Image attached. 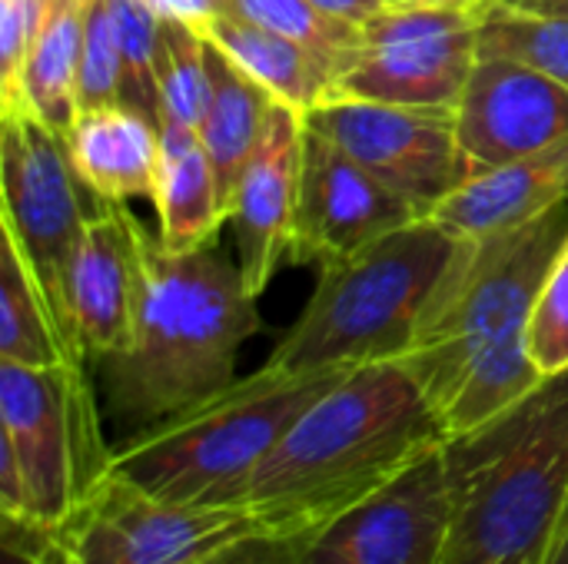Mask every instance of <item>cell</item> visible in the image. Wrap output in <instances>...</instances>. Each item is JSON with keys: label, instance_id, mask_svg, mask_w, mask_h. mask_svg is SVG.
I'll list each match as a JSON object with an SVG mask.
<instances>
[{"label": "cell", "instance_id": "83f0119b", "mask_svg": "<svg viewBox=\"0 0 568 564\" xmlns=\"http://www.w3.org/2000/svg\"><path fill=\"white\" fill-rule=\"evenodd\" d=\"M120 106V40L110 0H90L77 66V110Z\"/></svg>", "mask_w": 568, "mask_h": 564}, {"label": "cell", "instance_id": "8fae6325", "mask_svg": "<svg viewBox=\"0 0 568 564\" xmlns=\"http://www.w3.org/2000/svg\"><path fill=\"white\" fill-rule=\"evenodd\" d=\"M306 123L343 146L419 216H433L469 180L453 110L329 96L306 113Z\"/></svg>", "mask_w": 568, "mask_h": 564}, {"label": "cell", "instance_id": "9a60e30c", "mask_svg": "<svg viewBox=\"0 0 568 564\" xmlns=\"http://www.w3.org/2000/svg\"><path fill=\"white\" fill-rule=\"evenodd\" d=\"M136 246L126 206H110L87 219L60 276V322L73 349L100 366L123 349L133 326Z\"/></svg>", "mask_w": 568, "mask_h": 564}, {"label": "cell", "instance_id": "6da1fadb", "mask_svg": "<svg viewBox=\"0 0 568 564\" xmlns=\"http://www.w3.org/2000/svg\"><path fill=\"white\" fill-rule=\"evenodd\" d=\"M566 243L568 199L523 226L459 239L403 356L449 439L542 382L529 356V316Z\"/></svg>", "mask_w": 568, "mask_h": 564}, {"label": "cell", "instance_id": "836d02e7", "mask_svg": "<svg viewBox=\"0 0 568 564\" xmlns=\"http://www.w3.org/2000/svg\"><path fill=\"white\" fill-rule=\"evenodd\" d=\"M516 10H532V13H549V17H568V0H496Z\"/></svg>", "mask_w": 568, "mask_h": 564}, {"label": "cell", "instance_id": "f1b7e54d", "mask_svg": "<svg viewBox=\"0 0 568 564\" xmlns=\"http://www.w3.org/2000/svg\"><path fill=\"white\" fill-rule=\"evenodd\" d=\"M529 356L542 379L568 369V243L556 256L529 316Z\"/></svg>", "mask_w": 568, "mask_h": 564}, {"label": "cell", "instance_id": "5bb4252c", "mask_svg": "<svg viewBox=\"0 0 568 564\" xmlns=\"http://www.w3.org/2000/svg\"><path fill=\"white\" fill-rule=\"evenodd\" d=\"M453 113L469 176L568 140V86L516 60L476 57Z\"/></svg>", "mask_w": 568, "mask_h": 564}, {"label": "cell", "instance_id": "4316f807", "mask_svg": "<svg viewBox=\"0 0 568 564\" xmlns=\"http://www.w3.org/2000/svg\"><path fill=\"white\" fill-rule=\"evenodd\" d=\"M156 76L163 96V120H176L186 126H200L206 106V40L196 27L183 20L160 17L156 37Z\"/></svg>", "mask_w": 568, "mask_h": 564}, {"label": "cell", "instance_id": "603a6c76", "mask_svg": "<svg viewBox=\"0 0 568 564\" xmlns=\"http://www.w3.org/2000/svg\"><path fill=\"white\" fill-rule=\"evenodd\" d=\"M90 0H53L40 37L20 73V106H30L63 140L70 136L77 110V66L87 30Z\"/></svg>", "mask_w": 568, "mask_h": 564}, {"label": "cell", "instance_id": "8992f818", "mask_svg": "<svg viewBox=\"0 0 568 564\" xmlns=\"http://www.w3.org/2000/svg\"><path fill=\"white\" fill-rule=\"evenodd\" d=\"M459 236L433 216L323 263L320 283L266 366L283 372L359 369L403 359Z\"/></svg>", "mask_w": 568, "mask_h": 564}, {"label": "cell", "instance_id": "5b68a950", "mask_svg": "<svg viewBox=\"0 0 568 564\" xmlns=\"http://www.w3.org/2000/svg\"><path fill=\"white\" fill-rule=\"evenodd\" d=\"M346 372L353 369L283 372L263 366L210 399L120 439L110 472L183 505H246L263 459Z\"/></svg>", "mask_w": 568, "mask_h": 564}, {"label": "cell", "instance_id": "277c9868", "mask_svg": "<svg viewBox=\"0 0 568 564\" xmlns=\"http://www.w3.org/2000/svg\"><path fill=\"white\" fill-rule=\"evenodd\" d=\"M449 539L443 564H516L568 532V369L443 445Z\"/></svg>", "mask_w": 568, "mask_h": 564}, {"label": "cell", "instance_id": "cb8c5ba5", "mask_svg": "<svg viewBox=\"0 0 568 564\" xmlns=\"http://www.w3.org/2000/svg\"><path fill=\"white\" fill-rule=\"evenodd\" d=\"M476 57L516 60L568 86V17L483 0L476 7Z\"/></svg>", "mask_w": 568, "mask_h": 564}, {"label": "cell", "instance_id": "484cf974", "mask_svg": "<svg viewBox=\"0 0 568 564\" xmlns=\"http://www.w3.org/2000/svg\"><path fill=\"white\" fill-rule=\"evenodd\" d=\"M120 40V106L140 113L156 130L163 123V96L156 76L160 17L146 0H110Z\"/></svg>", "mask_w": 568, "mask_h": 564}, {"label": "cell", "instance_id": "e0dca14e", "mask_svg": "<svg viewBox=\"0 0 568 564\" xmlns=\"http://www.w3.org/2000/svg\"><path fill=\"white\" fill-rule=\"evenodd\" d=\"M562 199H568V140L469 176L433 209V219L459 239H479L523 226Z\"/></svg>", "mask_w": 568, "mask_h": 564}, {"label": "cell", "instance_id": "7402d4cb", "mask_svg": "<svg viewBox=\"0 0 568 564\" xmlns=\"http://www.w3.org/2000/svg\"><path fill=\"white\" fill-rule=\"evenodd\" d=\"M0 362H20L37 369L87 362L60 329L43 296V286L10 229H3L0 243Z\"/></svg>", "mask_w": 568, "mask_h": 564}, {"label": "cell", "instance_id": "9c48e42d", "mask_svg": "<svg viewBox=\"0 0 568 564\" xmlns=\"http://www.w3.org/2000/svg\"><path fill=\"white\" fill-rule=\"evenodd\" d=\"M476 66V7H383L329 83V96L456 110Z\"/></svg>", "mask_w": 568, "mask_h": 564}, {"label": "cell", "instance_id": "f546056e", "mask_svg": "<svg viewBox=\"0 0 568 564\" xmlns=\"http://www.w3.org/2000/svg\"><path fill=\"white\" fill-rule=\"evenodd\" d=\"M53 0H0V110L20 106V73Z\"/></svg>", "mask_w": 568, "mask_h": 564}, {"label": "cell", "instance_id": "ac0fdd59", "mask_svg": "<svg viewBox=\"0 0 568 564\" xmlns=\"http://www.w3.org/2000/svg\"><path fill=\"white\" fill-rule=\"evenodd\" d=\"M83 186L110 206L156 203L163 143L160 130L126 106L87 110L67 136Z\"/></svg>", "mask_w": 568, "mask_h": 564}, {"label": "cell", "instance_id": "d4e9b609", "mask_svg": "<svg viewBox=\"0 0 568 564\" xmlns=\"http://www.w3.org/2000/svg\"><path fill=\"white\" fill-rule=\"evenodd\" d=\"M226 10L306 47L333 76L343 70L363 33V27L323 13L313 0H230Z\"/></svg>", "mask_w": 568, "mask_h": 564}, {"label": "cell", "instance_id": "e575fe53", "mask_svg": "<svg viewBox=\"0 0 568 564\" xmlns=\"http://www.w3.org/2000/svg\"><path fill=\"white\" fill-rule=\"evenodd\" d=\"M483 0H383L389 10H413V7H479Z\"/></svg>", "mask_w": 568, "mask_h": 564}, {"label": "cell", "instance_id": "d6a6232c", "mask_svg": "<svg viewBox=\"0 0 568 564\" xmlns=\"http://www.w3.org/2000/svg\"><path fill=\"white\" fill-rule=\"evenodd\" d=\"M313 3L323 13L346 20V23H356V27H363L366 20H373L383 10V0H313Z\"/></svg>", "mask_w": 568, "mask_h": 564}, {"label": "cell", "instance_id": "d590c367", "mask_svg": "<svg viewBox=\"0 0 568 564\" xmlns=\"http://www.w3.org/2000/svg\"><path fill=\"white\" fill-rule=\"evenodd\" d=\"M566 539H568V532L562 535V539H559V545H556L552 552H546V555H532V558H523V562H516V564H549L552 558H556V552H559V548L566 545Z\"/></svg>", "mask_w": 568, "mask_h": 564}, {"label": "cell", "instance_id": "2e32d148", "mask_svg": "<svg viewBox=\"0 0 568 564\" xmlns=\"http://www.w3.org/2000/svg\"><path fill=\"white\" fill-rule=\"evenodd\" d=\"M306 116L276 103L263 143L243 166L233 196L230 223L240 246V273L250 296H263L280 263L290 256Z\"/></svg>", "mask_w": 568, "mask_h": 564}, {"label": "cell", "instance_id": "44dd1931", "mask_svg": "<svg viewBox=\"0 0 568 564\" xmlns=\"http://www.w3.org/2000/svg\"><path fill=\"white\" fill-rule=\"evenodd\" d=\"M206 106L200 116V143L213 160L220 193L230 213V196L233 186L263 143V133L270 126V116L276 110V96L263 90L250 73H243L223 50L206 43Z\"/></svg>", "mask_w": 568, "mask_h": 564}, {"label": "cell", "instance_id": "74e56055", "mask_svg": "<svg viewBox=\"0 0 568 564\" xmlns=\"http://www.w3.org/2000/svg\"><path fill=\"white\" fill-rule=\"evenodd\" d=\"M216 7H220V10H226V7H230V0H216Z\"/></svg>", "mask_w": 568, "mask_h": 564}, {"label": "cell", "instance_id": "3957f363", "mask_svg": "<svg viewBox=\"0 0 568 564\" xmlns=\"http://www.w3.org/2000/svg\"><path fill=\"white\" fill-rule=\"evenodd\" d=\"M403 359L346 372L256 469L246 505L270 535H310L386 489L446 442Z\"/></svg>", "mask_w": 568, "mask_h": 564}, {"label": "cell", "instance_id": "30bf717a", "mask_svg": "<svg viewBox=\"0 0 568 564\" xmlns=\"http://www.w3.org/2000/svg\"><path fill=\"white\" fill-rule=\"evenodd\" d=\"M0 226L13 233L60 322L63 263L90 219L80 206L83 180L73 166L67 140L37 120L30 106L0 110Z\"/></svg>", "mask_w": 568, "mask_h": 564}, {"label": "cell", "instance_id": "7a4b0ae2", "mask_svg": "<svg viewBox=\"0 0 568 564\" xmlns=\"http://www.w3.org/2000/svg\"><path fill=\"white\" fill-rule=\"evenodd\" d=\"M133 326L100 369L120 439L143 432L236 379V359L263 329L240 266L216 246L170 253L133 216Z\"/></svg>", "mask_w": 568, "mask_h": 564}, {"label": "cell", "instance_id": "8d00e7d4", "mask_svg": "<svg viewBox=\"0 0 568 564\" xmlns=\"http://www.w3.org/2000/svg\"><path fill=\"white\" fill-rule=\"evenodd\" d=\"M549 564H568V539H566V545H562V548L556 552V558H552Z\"/></svg>", "mask_w": 568, "mask_h": 564}, {"label": "cell", "instance_id": "4dcf8cb0", "mask_svg": "<svg viewBox=\"0 0 568 564\" xmlns=\"http://www.w3.org/2000/svg\"><path fill=\"white\" fill-rule=\"evenodd\" d=\"M316 532L310 535H270L256 532L240 542L216 548L213 555L193 564H306Z\"/></svg>", "mask_w": 568, "mask_h": 564}, {"label": "cell", "instance_id": "1f68e13d", "mask_svg": "<svg viewBox=\"0 0 568 564\" xmlns=\"http://www.w3.org/2000/svg\"><path fill=\"white\" fill-rule=\"evenodd\" d=\"M153 7L156 17H166V20H183V23H200L206 20L210 13H216V0H146Z\"/></svg>", "mask_w": 568, "mask_h": 564}, {"label": "cell", "instance_id": "d6986e66", "mask_svg": "<svg viewBox=\"0 0 568 564\" xmlns=\"http://www.w3.org/2000/svg\"><path fill=\"white\" fill-rule=\"evenodd\" d=\"M163 163L156 186V216H160V243L170 253H190L216 243L220 226L230 219L220 180L210 153L200 143V133L186 123L163 120L160 123Z\"/></svg>", "mask_w": 568, "mask_h": 564}, {"label": "cell", "instance_id": "ba28073f", "mask_svg": "<svg viewBox=\"0 0 568 564\" xmlns=\"http://www.w3.org/2000/svg\"><path fill=\"white\" fill-rule=\"evenodd\" d=\"M57 532L70 564H193L263 525L250 505H183L110 472Z\"/></svg>", "mask_w": 568, "mask_h": 564}, {"label": "cell", "instance_id": "7c38bea8", "mask_svg": "<svg viewBox=\"0 0 568 564\" xmlns=\"http://www.w3.org/2000/svg\"><path fill=\"white\" fill-rule=\"evenodd\" d=\"M413 219L423 216L399 193H393L343 146L306 123L286 259L323 266L376 243L379 236Z\"/></svg>", "mask_w": 568, "mask_h": 564}, {"label": "cell", "instance_id": "ffe728a7", "mask_svg": "<svg viewBox=\"0 0 568 564\" xmlns=\"http://www.w3.org/2000/svg\"><path fill=\"white\" fill-rule=\"evenodd\" d=\"M196 30L206 43L223 50L243 73H250L263 90H270L276 103L306 116L326 100L333 73L306 47L230 10L210 13L206 20L196 23Z\"/></svg>", "mask_w": 568, "mask_h": 564}, {"label": "cell", "instance_id": "52a82bcc", "mask_svg": "<svg viewBox=\"0 0 568 564\" xmlns=\"http://www.w3.org/2000/svg\"><path fill=\"white\" fill-rule=\"evenodd\" d=\"M110 462L87 362H0V515L60 529Z\"/></svg>", "mask_w": 568, "mask_h": 564}, {"label": "cell", "instance_id": "4fadbf2b", "mask_svg": "<svg viewBox=\"0 0 568 564\" xmlns=\"http://www.w3.org/2000/svg\"><path fill=\"white\" fill-rule=\"evenodd\" d=\"M443 445L320 529L306 564H443L449 539Z\"/></svg>", "mask_w": 568, "mask_h": 564}]
</instances>
